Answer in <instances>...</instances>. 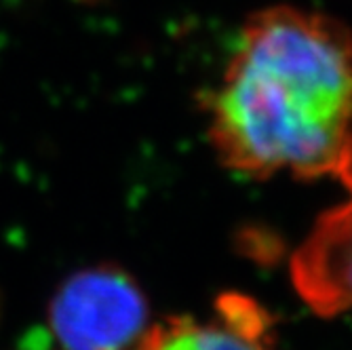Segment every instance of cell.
Listing matches in <instances>:
<instances>
[{"instance_id": "obj_2", "label": "cell", "mask_w": 352, "mask_h": 350, "mask_svg": "<svg viewBox=\"0 0 352 350\" xmlns=\"http://www.w3.org/2000/svg\"><path fill=\"white\" fill-rule=\"evenodd\" d=\"M148 302L131 274L93 266L66 278L49 306L63 350H135L148 333Z\"/></svg>"}, {"instance_id": "obj_4", "label": "cell", "mask_w": 352, "mask_h": 350, "mask_svg": "<svg viewBox=\"0 0 352 350\" xmlns=\"http://www.w3.org/2000/svg\"><path fill=\"white\" fill-rule=\"evenodd\" d=\"M270 319L249 298L223 296L211 319L175 316L148 329L135 350H272Z\"/></svg>"}, {"instance_id": "obj_1", "label": "cell", "mask_w": 352, "mask_h": 350, "mask_svg": "<svg viewBox=\"0 0 352 350\" xmlns=\"http://www.w3.org/2000/svg\"><path fill=\"white\" fill-rule=\"evenodd\" d=\"M209 140L243 175H333L352 140L350 32L294 7L251 15L209 102Z\"/></svg>"}, {"instance_id": "obj_3", "label": "cell", "mask_w": 352, "mask_h": 350, "mask_svg": "<svg viewBox=\"0 0 352 350\" xmlns=\"http://www.w3.org/2000/svg\"><path fill=\"white\" fill-rule=\"evenodd\" d=\"M333 175L348 199L321 215L292 260L298 294L323 316L352 310V140Z\"/></svg>"}]
</instances>
